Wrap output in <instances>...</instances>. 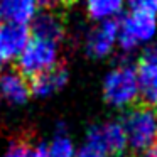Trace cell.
<instances>
[{
    "instance_id": "2",
    "label": "cell",
    "mask_w": 157,
    "mask_h": 157,
    "mask_svg": "<svg viewBox=\"0 0 157 157\" xmlns=\"http://www.w3.org/2000/svg\"><path fill=\"white\" fill-rule=\"evenodd\" d=\"M139 96L137 73L130 63H122L106 75L103 81V98L108 105L123 108L135 103Z\"/></svg>"
},
{
    "instance_id": "1",
    "label": "cell",
    "mask_w": 157,
    "mask_h": 157,
    "mask_svg": "<svg viewBox=\"0 0 157 157\" xmlns=\"http://www.w3.org/2000/svg\"><path fill=\"white\" fill-rule=\"evenodd\" d=\"M120 123L127 137V149L140 152L157 144V108L133 106L123 115Z\"/></svg>"
},
{
    "instance_id": "20",
    "label": "cell",
    "mask_w": 157,
    "mask_h": 157,
    "mask_svg": "<svg viewBox=\"0 0 157 157\" xmlns=\"http://www.w3.org/2000/svg\"><path fill=\"white\" fill-rule=\"evenodd\" d=\"M113 157H127L125 154H120V155H113Z\"/></svg>"
},
{
    "instance_id": "10",
    "label": "cell",
    "mask_w": 157,
    "mask_h": 157,
    "mask_svg": "<svg viewBox=\"0 0 157 157\" xmlns=\"http://www.w3.org/2000/svg\"><path fill=\"white\" fill-rule=\"evenodd\" d=\"M32 37L54 42L59 46L66 36V22L61 12L44 10L42 14L34 15L32 19Z\"/></svg>"
},
{
    "instance_id": "15",
    "label": "cell",
    "mask_w": 157,
    "mask_h": 157,
    "mask_svg": "<svg viewBox=\"0 0 157 157\" xmlns=\"http://www.w3.org/2000/svg\"><path fill=\"white\" fill-rule=\"evenodd\" d=\"M2 157H34V145L25 137H17L9 142Z\"/></svg>"
},
{
    "instance_id": "13",
    "label": "cell",
    "mask_w": 157,
    "mask_h": 157,
    "mask_svg": "<svg viewBox=\"0 0 157 157\" xmlns=\"http://www.w3.org/2000/svg\"><path fill=\"white\" fill-rule=\"evenodd\" d=\"M37 0H0V15L7 22L25 24L36 15Z\"/></svg>"
},
{
    "instance_id": "3",
    "label": "cell",
    "mask_w": 157,
    "mask_h": 157,
    "mask_svg": "<svg viewBox=\"0 0 157 157\" xmlns=\"http://www.w3.org/2000/svg\"><path fill=\"white\" fill-rule=\"evenodd\" d=\"M59 63L58 44L44 41L39 37H32L27 41L25 48L22 49L21 58L17 63V71L24 78L31 79L41 73L48 71L54 64Z\"/></svg>"
},
{
    "instance_id": "5",
    "label": "cell",
    "mask_w": 157,
    "mask_h": 157,
    "mask_svg": "<svg viewBox=\"0 0 157 157\" xmlns=\"http://www.w3.org/2000/svg\"><path fill=\"white\" fill-rule=\"evenodd\" d=\"M157 31V21L154 15L132 14L118 21V34L117 39L120 42L122 51L130 52L142 42H147L154 37Z\"/></svg>"
},
{
    "instance_id": "21",
    "label": "cell",
    "mask_w": 157,
    "mask_h": 157,
    "mask_svg": "<svg viewBox=\"0 0 157 157\" xmlns=\"http://www.w3.org/2000/svg\"><path fill=\"white\" fill-rule=\"evenodd\" d=\"M0 17H2V15H0Z\"/></svg>"
},
{
    "instance_id": "14",
    "label": "cell",
    "mask_w": 157,
    "mask_h": 157,
    "mask_svg": "<svg viewBox=\"0 0 157 157\" xmlns=\"http://www.w3.org/2000/svg\"><path fill=\"white\" fill-rule=\"evenodd\" d=\"M123 0H86V10L93 21H105L122 10Z\"/></svg>"
},
{
    "instance_id": "4",
    "label": "cell",
    "mask_w": 157,
    "mask_h": 157,
    "mask_svg": "<svg viewBox=\"0 0 157 157\" xmlns=\"http://www.w3.org/2000/svg\"><path fill=\"white\" fill-rule=\"evenodd\" d=\"M85 147L106 157L125 154L127 137L122 123L115 122V120H108V122L91 125L86 132Z\"/></svg>"
},
{
    "instance_id": "17",
    "label": "cell",
    "mask_w": 157,
    "mask_h": 157,
    "mask_svg": "<svg viewBox=\"0 0 157 157\" xmlns=\"http://www.w3.org/2000/svg\"><path fill=\"white\" fill-rule=\"evenodd\" d=\"M76 0H37V5H41L44 10H54V12H61L69 9Z\"/></svg>"
},
{
    "instance_id": "9",
    "label": "cell",
    "mask_w": 157,
    "mask_h": 157,
    "mask_svg": "<svg viewBox=\"0 0 157 157\" xmlns=\"http://www.w3.org/2000/svg\"><path fill=\"white\" fill-rule=\"evenodd\" d=\"M68 78H69L68 66H66V63L59 61L58 64L49 68L48 71H44L41 75L29 79L31 95L37 96V98H44V96L54 95L56 91L64 88V85L68 83Z\"/></svg>"
},
{
    "instance_id": "11",
    "label": "cell",
    "mask_w": 157,
    "mask_h": 157,
    "mask_svg": "<svg viewBox=\"0 0 157 157\" xmlns=\"http://www.w3.org/2000/svg\"><path fill=\"white\" fill-rule=\"evenodd\" d=\"M0 96L12 105H22L29 100V79L19 71H9L0 76Z\"/></svg>"
},
{
    "instance_id": "12",
    "label": "cell",
    "mask_w": 157,
    "mask_h": 157,
    "mask_svg": "<svg viewBox=\"0 0 157 157\" xmlns=\"http://www.w3.org/2000/svg\"><path fill=\"white\" fill-rule=\"evenodd\" d=\"M76 149L68 137L64 123H58L56 133L49 144L34 145V157H75Z\"/></svg>"
},
{
    "instance_id": "6",
    "label": "cell",
    "mask_w": 157,
    "mask_h": 157,
    "mask_svg": "<svg viewBox=\"0 0 157 157\" xmlns=\"http://www.w3.org/2000/svg\"><path fill=\"white\" fill-rule=\"evenodd\" d=\"M137 86L140 103L157 108V44L144 51L137 63Z\"/></svg>"
},
{
    "instance_id": "7",
    "label": "cell",
    "mask_w": 157,
    "mask_h": 157,
    "mask_svg": "<svg viewBox=\"0 0 157 157\" xmlns=\"http://www.w3.org/2000/svg\"><path fill=\"white\" fill-rule=\"evenodd\" d=\"M118 34V21L105 19L88 32L85 39V51L90 58L101 59L112 52Z\"/></svg>"
},
{
    "instance_id": "8",
    "label": "cell",
    "mask_w": 157,
    "mask_h": 157,
    "mask_svg": "<svg viewBox=\"0 0 157 157\" xmlns=\"http://www.w3.org/2000/svg\"><path fill=\"white\" fill-rule=\"evenodd\" d=\"M29 36L31 31L25 24L5 22L0 25V64L21 54L29 41Z\"/></svg>"
},
{
    "instance_id": "18",
    "label": "cell",
    "mask_w": 157,
    "mask_h": 157,
    "mask_svg": "<svg viewBox=\"0 0 157 157\" xmlns=\"http://www.w3.org/2000/svg\"><path fill=\"white\" fill-rule=\"evenodd\" d=\"M135 157H157V144H154V145H150V147H147V149L137 152Z\"/></svg>"
},
{
    "instance_id": "19",
    "label": "cell",
    "mask_w": 157,
    "mask_h": 157,
    "mask_svg": "<svg viewBox=\"0 0 157 157\" xmlns=\"http://www.w3.org/2000/svg\"><path fill=\"white\" fill-rule=\"evenodd\" d=\"M75 157H106V155H101V154L95 152V150H90V149H86V147H83L79 152H76Z\"/></svg>"
},
{
    "instance_id": "16",
    "label": "cell",
    "mask_w": 157,
    "mask_h": 157,
    "mask_svg": "<svg viewBox=\"0 0 157 157\" xmlns=\"http://www.w3.org/2000/svg\"><path fill=\"white\" fill-rule=\"evenodd\" d=\"M128 9L132 14L157 15V0H128Z\"/></svg>"
}]
</instances>
